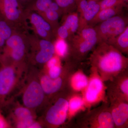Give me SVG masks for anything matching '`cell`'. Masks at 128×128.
I'll list each match as a JSON object with an SVG mask.
<instances>
[{"instance_id": "1", "label": "cell", "mask_w": 128, "mask_h": 128, "mask_svg": "<svg viewBox=\"0 0 128 128\" xmlns=\"http://www.w3.org/2000/svg\"><path fill=\"white\" fill-rule=\"evenodd\" d=\"M89 61L92 70L97 72L103 82L110 81L128 70V58L105 42L97 44L90 54Z\"/></svg>"}, {"instance_id": "2", "label": "cell", "mask_w": 128, "mask_h": 128, "mask_svg": "<svg viewBox=\"0 0 128 128\" xmlns=\"http://www.w3.org/2000/svg\"><path fill=\"white\" fill-rule=\"evenodd\" d=\"M98 43L97 34L93 27L87 25L78 30L70 38L68 45L67 54L70 61L78 64L84 60Z\"/></svg>"}, {"instance_id": "3", "label": "cell", "mask_w": 128, "mask_h": 128, "mask_svg": "<svg viewBox=\"0 0 128 128\" xmlns=\"http://www.w3.org/2000/svg\"><path fill=\"white\" fill-rule=\"evenodd\" d=\"M80 128H114L115 126L109 109L108 102L85 112L76 121Z\"/></svg>"}, {"instance_id": "4", "label": "cell", "mask_w": 128, "mask_h": 128, "mask_svg": "<svg viewBox=\"0 0 128 128\" xmlns=\"http://www.w3.org/2000/svg\"><path fill=\"white\" fill-rule=\"evenodd\" d=\"M128 22L127 18L118 15L99 23L94 27L98 43L103 42L112 44L128 26Z\"/></svg>"}, {"instance_id": "5", "label": "cell", "mask_w": 128, "mask_h": 128, "mask_svg": "<svg viewBox=\"0 0 128 128\" xmlns=\"http://www.w3.org/2000/svg\"><path fill=\"white\" fill-rule=\"evenodd\" d=\"M69 97H60L47 112L46 119L53 126H58L65 122L69 110Z\"/></svg>"}, {"instance_id": "6", "label": "cell", "mask_w": 128, "mask_h": 128, "mask_svg": "<svg viewBox=\"0 0 128 128\" xmlns=\"http://www.w3.org/2000/svg\"><path fill=\"white\" fill-rule=\"evenodd\" d=\"M109 82L107 89L108 101L115 99L128 101V70L118 75Z\"/></svg>"}, {"instance_id": "7", "label": "cell", "mask_w": 128, "mask_h": 128, "mask_svg": "<svg viewBox=\"0 0 128 128\" xmlns=\"http://www.w3.org/2000/svg\"><path fill=\"white\" fill-rule=\"evenodd\" d=\"M115 128H128V101L117 99L108 101Z\"/></svg>"}, {"instance_id": "8", "label": "cell", "mask_w": 128, "mask_h": 128, "mask_svg": "<svg viewBox=\"0 0 128 128\" xmlns=\"http://www.w3.org/2000/svg\"><path fill=\"white\" fill-rule=\"evenodd\" d=\"M44 93L40 83L33 81L28 86L24 93L23 102L28 108H33L41 105L43 102Z\"/></svg>"}, {"instance_id": "9", "label": "cell", "mask_w": 128, "mask_h": 128, "mask_svg": "<svg viewBox=\"0 0 128 128\" xmlns=\"http://www.w3.org/2000/svg\"><path fill=\"white\" fill-rule=\"evenodd\" d=\"M92 70V75L89 80L84 93L85 100L90 104L97 100L103 89V81L96 71Z\"/></svg>"}, {"instance_id": "10", "label": "cell", "mask_w": 128, "mask_h": 128, "mask_svg": "<svg viewBox=\"0 0 128 128\" xmlns=\"http://www.w3.org/2000/svg\"><path fill=\"white\" fill-rule=\"evenodd\" d=\"M16 73L14 68L6 66L0 70V97L6 96L16 81Z\"/></svg>"}, {"instance_id": "11", "label": "cell", "mask_w": 128, "mask_h": 128, "mask_svg": "<svg viewBox=\"0 0 128 128\" xmlns=\"http://www.w3.org/2000/svg\"><path fill=\"white\" fill-rule=\"evenodd\" d=\"M6 45L12 50L11 56L16 61L20 60L25 54V45L22 38L18 34L12 35L6 40Z\"/></svg>"}, {"instance_id": "12", "label": "cell", "mask_w": 128, "mask_h": 128, "mask_svg": "<svg viewBox=\"0 0 128 128\" xmlns=\"http://www.w3.org/2000/svg\"><path fill=\"white\" fill-rule=\"evenodd\" d=\"M40 84L44 93L54 94L63 87L64 84V78L61 76V75L56 79H52L48 75H44L41 78Z\"/></svg>"}, {"instance_id": "13", "label": "cell", "mask_w": 128, "mask_h": 128, "mask_svg": "<svg viewBox=\"0 0 128 128\" xmlns=\"http://www.w3.org/2000/svg\"><path fill=\"white\" fill-rule=\"evenodd\" d=\"M0 9L9 20L12 22L17 21L20 16V12L18 8L17 0L0 1Z\"/></svg>"}, {"instance_id": "14", "label": "cell", "mask_w": 128, "mask_h": 128, "mask_svg": "<svg viewBox=\"0 0 128 128\" xmlns=\"http://www.w3.org/2000/svg\"><path fill=\"white\" fill-rule=\"evenodd\" d=\"M39 45L40 50L36 56V60L39 64H45L54 57L55 52L54 45L44 39L40 41Z\"/></svg>"}, {"instance_id": "15", "label": "cell", "mask_w": 128, "mask_h": 128, "mask_svg": "<svg viewBox=\"0 0 128 128\" xmlns=\"http://www.w3.org/2000/svg\"><path fill=\"white\" fill-rule=\"evenodd\" d=\"M88 6L84 12L80 14L79 30L87 26L88 23L94 18L100 10L98 1L93 0H88Z\"/></svg>"}, {"instance_id": "16", "label": "cell", "mask_w": 128, "mask_h": 128, "mask_svg": "<svg viewBox=\"0 0 128 128\" xmlns=\"http://www.w3.org/2000/svg\"><path fill=\"white\" fill-rule=\"evenodd\" d=\"M124 6V5H119L114 7L100 10L88 25L93 27L112 17L119 15Z\"/></svg>"}, {"instance_id": "17", "label": "cell", "mask_w": 128, "mask_h": 128, "mask_svg": "<svg viewBox=\"0 0 128 128\" xmlns=\"http://www.w3.org/2000/svg\"><path fill=\"white\" fill-rule=\"evenodd\" d=\"M31 22L35 28L38 35L43 38H46L48 35V32L51 30L50 24L40 15L32 13L31 16Z\"/></svg>"}, {"instance_id": "18", "label": "cell", "mask_w": 128, "mask_h": 128, "mask_svg": "<svg viewBox=\"0 0 128 128\" xmlns=\"http://www.w3.org/2000/svg\"><path fill=\"white\" fill-rule=\"evenodd\" d=\"M74 72L72 75L69 82L70 86H72V90L80 91L86 88L89 82L87 76L81 71Z\"/></svg>"}, {"instance_id": "19", "label": "cell", "mask_w": 128, "mask_h": 128, "mask_svg": "<svg viewBox=\"0 0 128 128\" xmlns=\"http://www.w3.org/2000/svg\"><path fill=\"white\" fill-rule=\"evenodd\" d=\"M63 25L68 31L70 36L72 37L79 30L80 17L78 13L73 12L68 15Z\"/></svg>"}, {"instance_id": "20", "label": "cell", "mask_w": 128, "mask_h": 128, "mask_svg": "<svg viewBox=\"0 0 128 128\" xmlns=\"http://www.w3.org/2000/svg\"><path fill=\"white\" fill-rule=\"evenodd\" d=\"M111 45L119 50L124 54L128 53V26L115 38Z\"/></svg>"}, {"instance_id": "21", "label": "cell", "mask_w": 128, "mask_h": 128, "mask_svg": "<svg viewBox=\"0 0 128 128\" xmlns=\"http://www.w3.org/2000/svg\"><path fill=\"white\" fill-rule=\"evenodd\" d=\"M14 114L19 121H27L33 119L31 111L26 107L17 108L14 111Z\"/></svg>"}, {"instance_id": "22", "label": "cell", "mask_w": 128, "mask_h": 128, "mask_svg": "<svg viewBox=\"0 0 128 128\" xmlns=\"http://www.w3.org/2000/svg\"><path fill=\"white\" fill-rule=\"evenodd\" d=\"M54 46L55 52H57L58 55L61 57L67 55L68 46L64 40L61 38L58 40Z\"/></svg>"}, {"instance_id": "23", "label": "cell", "mask_w": 128, "mask_h": 128, "mask_svg": "<svg viewBox=\"0 0 128 128\" xmlns=\"http://www.w3.org/2000/svg\"><path fill=\"white\" fill-rule=\"evenodd\" d=\"M98 3L100 6V10L119 5L124 6L126 5L122 0H102L100 1H98Z\"/></svg>"}, {"instance_id": "24", "label": "cell", "mask_w": 128, "mask_h": 128, "mask_svg": "<svg viewBox=\"0 0 128 128\" xmlns=\"http://www.w3.org/2000/svg\"><path fill=\"white\" fill-rule=\"evenodd\" d=\"M12 34V29L6 22L4 21H0V35L5 40H6Z\"/></svg>"}, {"instance_id": "25", "label": "cell", "mask_w": 128, "mask_h": 128, "mask_svg": "<svg viewBox=\"0 0 128 128\" xmlns=\"http://www.w3.org/2000/svg\"><path fill=\"white\" fill-rule=\"evenodd\" d=\"M52 2V0H38L36 2V7L40 11L45 12L50 9Z\"/></svg>"}, {"instance_id": "26", "label": "cell", "mask_w": 128, "mask_h": 128, "mask_svg": "<svg viewBox=\"0 0 128 128\" xmlns=\"http://www.w3.org/2000/svg\"><path fill=\"white\" fill-rule=\"evenodd\" d=\"M48 76L52 79L58 78L62 74V68L58 64L48 68Z\"/></svg>"}, {"instance_id": "27", "label": "cell", "mask_w": 128, "mask_h": 128, "mask_svg": "<svg viewBox=\"0 0 128 128\" xmlns=\"http://www.w3.org/2000/svg\"><path fill=\"white\" fill-rule=\"evenodd\" d=\"M83 104V101L80 98H72L69 101V110L75 111L79 109Z\"/></svg>"}, {"instance_id": "28", "label": "cell", "mask_w": 128, "mask_h": 128, "mask_svg": "<svg viewBox=\"0 0 128 128\" xmlns=\"http://www.w3.org/2000/svg\"><path fill=\"white\" fill-rule=\"evenodd\" d=\"M46 18L49 20L51 22H56L58 20L59 18V14L58 12L52 10H48L44 12Z\"/></svg>"}, {"instance_id": "29", "label": "cell", "mask_w": 128, "mask_h": 128, "mask_svg": "<svg viewBox=\"0 0 128 128\" xmlns=\"http://www.w3.org/2000/svg\"><path fill=\"white\" fill-rule=\"evenodd\" d=\"M59 36L61 39L65 40L70 38V34L66 28L62 25L58 28L57 31Z\"/></svg>"}, {"instance_id": "30", "label": "cell", "mask_w": 128, "mask_h": 128, "mask_svg": "<svg viewBox=\"0 0 128 128\" xmlns=\"http://www.w3.org/2000/svg\"><path fill=\"white\" fill-rule=\"evenodd\" d=\"M60 7L66 8L76 3V0H56Z\"/></svg>"}, {"instance_id": "31", "label": "cell", "mask_w": 128, "mask_h": 128, "mask_svg": "<svg viewBox=\"0 0 128 128\" xmlns=\"http://www.w3.org/2000/svg\"><path fill=\"white\" fill-rule=\"evenodd\" d=\"M57 64H58V60L57 58L54 57L47 62V66L48 68L54 66Z\"/></svg>"}, {"instance_id": "32", "label": "cell", "mask_w": 128, "mask_h": 128, "mask_svg": "<svg viewBox=\"0 0 128 128\" xmlns=\"http://www.w3.org/2000/svg\"><path fill=\"white\" fill-rule=\"evenodd\" d=\"M6 126V122L2 117L0 115V128H4Z\"/></svg>"}, {"instance_id": "33", "label": "cell", "mask_w": 128, "mask_h": 128, "mask_svg": "<svg viewBox=\"0 0 128 128\" xmlns=\"http://www.w3.org/2000/svg\"><path fill=\"white\" fill-rule=\"evenodd\" d=\"M41 126L38 123L34 122L30 126V128H41Z\"/></svg>"}, {"instance_id": "34", "label": "cell", "mask_w": 128, "mask_h": 128, "mask_svg": "<svg viewBox=\"0 0 128 128\" xmlns=\"http://www.w3.org/2000/svg\"><path fill=\"white\" fill-rule=\"evenodd\" d=\"M5 41L6 40L0 35V47H2L4 45Z\"/></svg>"}, {"instance_id": "35", "label": "cell", "mask_w": 128, "mask_h": 128, "mask_svg": "<svg viewBox=\"0 0 128 128\" xmlns=\"http://www.w3.org/2000/svg\"><path fill=\"white\" fill-rule=\"evenodd\" d=\"M124 2V3H125V4H126V3H128V0H122Z\"/></svg>"}, {"instance_id": "36", "label": "cell", "mask_w": 128, "mask_h": 128, "mask_svg": "<svg viewBox=\"0 0 128 128\" xmlns=\"http://www.w3.org/2000/svg\"><path fill=\"white\" fill-rule=\"evenodd\" d=\"M93 0L96 1H98L99 0Z\"/></svg>"}]
</instances>
